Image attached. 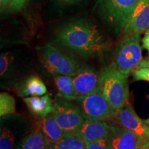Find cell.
<instances>
[{
	"mask_svg": "<svg viewBox=\"0 0 149 149\" xmlns=\"http://www.w3.org/2000/svg\"><path fill=\"white\" fill-rule=\"evenodd\" d=\"M53 44L84 59L102 55L111 46L108 37L94 22L84 17L69 20L55 31Z\"/></svg>",
	"mask_w": 149,
	"mask_h": 149,
	"instance_id": "obj_1",
	"label": "cell"
},
{
	"mask_svg": "<svg viewBox=\"0 0 149 149\" xmlns=\"http://www.w3.org/2000/svg\"><path fill=\"white\" fill-rule=\"evenodd\" d=\"M141 0H95L94 10L104 24L115 33L122 32Z\"/></svg>",
	"mask_w": 149,
	"mask_h": 149,
	"instance_id": "obj_2",
	"label": "cell"
},
{
	"mask_svg": "<svg viewBox=\"0 0 149 149\" xmlns=\"http://www.w3.org/2000/svg\"><path fill=\"white\" fill-rule=\"evenodd\" d=\"M99 88L116 113L128 104V75L121 73L111 66L104 67L100 71Z\"/></svg>",
	"mask_w": 149,
	"mask_h": 149,
	"instance_id": "obj_3",
	"label": "cell"
},
{
	"mask_svg": "<svg viewBox=\"0 0 149 149\" xmlns=\"http://www.w3.org/2000/svg\"><path fill=\"white\" fill-rule=\"evenodd\" d=\"M140 35L123 37L115 48L110 66L128 75L138 69L143 60Z\"/></svg>",
	"mask_w": 149,
	"mask_h": 149,
	"instance_id": "obj_4",
	"label": "cell"
},
{
	"mask_svg": "<svg viewBox=\"0 0 149 149\" xmlns=\"http://www.w3.org/2000/svg\"><path fill=\"white\" fill-rule=\"evenodd\" d=\"M42 63L48 73L74 77L81 67V62L73 55L67 54L53 44L42 48Z\"/></svg>",
	"mask_w": 149,
	"mask_h": 149,
	"instance_id": "obj_5",
	"label": "cell"
},
{
	"mask_svg": "<svg viewBox=\"0 0 149 149\" xmlns=\"http://www.w3.org/2000/svg\"><path fill=\"white\" fill-rule=\"evenodd\" d=\"M76 101L79 104L84 118L86 120L107 121L114 117L117 113L100 88L88 95L77 97Z\"/></svg>",
	"mask_w": 149,
	"mask_h": 149,
	"instance_id": "obj_6",
	"label": "cell"
},
{
	"mask_svg": "<svg viewBox=\"0 0 149 149\" xmlns=\"http://www.w3.org/2000/svg\"><path fill=\"white\" fill-rule=\"evenodd\" d=\"M53 104L52 114L64 135H77L84 120L80 107L61 97L56 98Z\"/></svg>",
	"mask_w": 149,
	"mask_h": 149,
	"instance_id": "obj_7",
	"label": "cell"
},
{
	"mask_svg": "<svg viewBox=\"0 0 149 149\" xmlns=\"http://www.w3.org/2000/svg\"><path fill=\"white\" fill-rule=\"evenodd\" d=\"M72 80L76 95H88L100 86V72L91 65L82 64Z\"/></svg>",
	"mask_w": 149,
	"mask_h": 149,
	"instance_id": "obj_8",
	"label": "cell"
},
{
	"mask_svg": "<svg viewBox=\"0 0 149 149\" xmlns=\"http://www.w3.org/2000/svg\"><path fill=\"white\" fill-rule=\"evenodd\" d=\"M115 117L123 128L135 133L145 142L149 141V126L139 118L130 104H126L119 110Z\"/></svg>",
	"mask_w": 149,
	"mask_h": 149,
	"instance_id": "obj_9",
	"label": "cell"
},
{
	"mask_svg": "<svg viewBox=\"0 0 149 149\" xmlns=\"http://www.w3.org/2000/svg\"><path fill=\"white\" fill-rule=\"evenodd\" d=\"M149 28V0H141L123 28V37L141 35Z\"/></svg>",
	"mask_w": 149,
	"mask_h": 149,
	"instance_id": "obj_10",
	"label": "cell"
},
{
	"mask_svg": "<svg viewBox=\"0 0 149 149\" xmlns=\"http://www.w3.org/2000/svg\"><path fill=\"white\" fill-rule=\"evenodd\" d=\"M146 142L130 130L112 126L109 149H139Z\"/></svg>",
	"mask_w": 149,
	"mask_h": 149,
	"instance_id": "obj_11",
	"label": "cell"
},
{
	"mask_svg": "<svg viewBox=\"0 0 149 149\" xmlns=\"http://www.w3.org/2000/svg\"><path fill=\"white\" fill-rule=\"evenodd\" d=\"M112 126L105 121H93L84 119L77 135L85 142L98 140L111 133Z\"/></svg>",
	"mask_w": 149,
	"mask_h": 149,
	"instance_id": "obj_12",
	"label": "cell"
},
{
	"mask_svg": "<svg viewBox=\"0 0 149 149\" xmlns=\"http://www.w3.org/2000/svg\"><path fill=\"white\" fill-rule=\"evenodd\" d=\"M24 102L31 113L42 119L45 118L53 111L54 102L49 95L27 97L24 99Z\"/></svg>",
	"mask_w": 149,
	"mask_h": 149,
	"instance_id": "obj_13",
	"label": "cell"
},
{
	"mask_svg": "<svg viewBox=\"0 0 149 149\" xmlns=\"http://www.w3.org/2000/svg\"><path fill=\"white\" fill-rule=\"evenodd\" d=\"M18 95L21 97L43 96L47 93V88L42 79L36 75H31L19 84Z\"/></svg>",
	"mask_w": 149,
	"mask_h": 149,
	"instance_id": "obj_14",
	"label": "cell"
},
{
	"mask_svg": "<svg viewBox=\"0 0 149 149\" xmlns=\"http://www.w3.org/2000/svg\"><path fill=\"white\" fill-rule=\"evenodd\" d=\"M37 127L44 135L48 146L64 137V133L56 122L52 113L37 122Z\"/></svg>",
	"mask_w": 149,
	"mask_h": 149,
	"instance_id": "obj_15",
	"label": "cell"
},
{
	"mask_svg": "<svg viewBox=\"0 0 149 149\" xmlns=\"http://www.w3.org/2000/svg\"><path fill=\"white\" fill-rule=\"evenodd\" d=\"M54 82L61 98L68 100H76L77 96L74 91L72 77L66 75L54 76Z\"/></svg>",
	"mask_w": 149,
	"mask_h": 149,
	"instance_id": "obj_16",
	"label": "cell"
},
{
	"mask_svg": "<svg viewBox=\"0 0 149 149\" xmlns=\"http://www.w3.org/2000/svg\"><path fill=\"white\" fill-rule=\"evenodd\" d=\"M47 149H86V142L77 135H64Z\"/></svg>",
	"mask_w": 149,
	"mask_h": 149,
	"instance_id": "obj_17",
	"label": "cell"
},
{
	"mask_svg": "<svg viewBox=\"0 0 149 149\" xmlns=\"http://www.w3.org/2000/svg\"><path fill=\"white\" fill-rule=\"evenodd\" d=\"M48 145L40 128L37 127L34 131L27 135L22 141L20 149H47Z\"/></svg>",
	"mask_w": 149,
	"mask_h": 149,
	"instance_id": "obj_18",
	"label": "cell"
},
{
	"mask_svg": "<svg viewBox=\"0 0 149 149\" xmlns=\"http://www.w3.org/2000/svg\"><path fill=\"white\" fill-rule=\"evenodd\" d=\"M16 112L15 100L8 93L0 94V116L12 115Z\"/></svg>",
	"mask_w": 149,
	"mask_h": 149,
	"instance_id": "obj_19",
	"label": "cell"
},
{
	"mask_svg": "<svg viewBox=\"0 0 149 149\" xmlns=\"http://www.w3.org/2000/svg\"><path fill=\"white\" fill-rule=\"evenodd\" d=\"M15 144L13 133L7 127L3 128L0 136V149H13Z\"/></svg>",
	"mask_w": 149,
	"mask_h": 149,
	"instance_id": "obj_20",
	"label": "cell"
},
{
	"mask_svg": "<svg viewBox=\"0 0 149 149\" xmlns=\"http://www.w3.org/2000/svg\"><path fill=\"white\" fill-rule=\"evenodd\" d=\"M13 61V55L9 52L1 54V56H0V74H1V77H4L6 74L8 73Z\"/></svg>",
	"mask_w": 149,
	"mask_h": 149,
	"instance_id": "obj_21",
	"label": "cell"
},
{
	"mask_svg": "<svg viewBox=\"0 0 149 149\" xmlns=\"http://www.w3.org/2000/svg\"><path fill=\"white\" fill-rule=\"evenodd\" d=\"M28 0H0L1 10H19L26 4Z\"/></svg>",
	"mask_w": 149,
	"mask_h": 149,
	"instance_id": "obj_22",
	"label": "cell"
},
{
	"mask_svg": "<svg viewBox=\"0 0 149 149\" xmlns=\"http://www.w3.org/2000/svg\"><path fill=\"white\" fill-rule=\"evenodd\" d=\"M109 135L107 136V137L98 139V140L86 142V149H109Z\"/></svg>",
	"mask_w": 149,
	"mask_h": 149,
	"instance_id": "obj_23",
	"label": "cell"
},
{
	"mask_svg": "<svg viewBox=\"0 0 149 149\" xmlns=\"http://www.w3.org/2000/svg\"><path fill=\"white\" fill-rule=\"evenodd\" d=\"M133 79L135 81H149V68L144 67L139 68L133 72Z\"/></svg>",
	"mask_w": 149,
	"mask_h": 149,
	"instance_id": "obj_24",
	"label": "cell"
},
{
	"mask_svg": "<svg viewBox=\"0 0 149 149\" xmlns=\"http://www.w3.org/2000/svg\"><path fill=\"white\" fill-rule=\"evenodd\" d=\"M82 0H55L57 3L61 6H69L77 4Z\"/></svg>",
	"mask_w": 149,
	"mask_h": 149,
	"instance_id": "obj_25",
	"label": "cell"
},
{
	"mask_svg": "<svg viewBox=\"0 0 149 149\" xmlns=\"http://www.w3.org/2000/svg\"><path fill=\"white\" fill-rule=\"evenodd\" d=\"M142 46L149 54V28L145 32V35L142 39Z\"/></svg>",
	"mask_w": 149,
	"mask_h": 149,
	"instance_id": "obj_26",
	"label": "cell"
},
{
	"mask_svg": "<svg viewBox=\"0 0 149 149\" xmlns=\"http://www.w3.org/2000/svg\"><path fill=\"white\" fill-rule=\"evenodd\" d=\"M144 67H148V68H149V57L143 59L140 65H139V68H144Z\"/></svg>",
	"mask_w": 149,
	"mask_h": 149,
	"instance_id": "obj_27",
	"label": "cell"
},
{
	"mask_svg": "<svg viewBox=\"0 0 149 149\" xmlns=\"http://www.w3.org/2000/svg\"><path fill=\"white\" fill-rule=\"evenodd\" d=\"M139 149H149V141L143 144Z\"/></svg>",
	"mask_w": 149,
	"mask_h": 149,
	"instance_id": "obj_28",
	"label": "cell"
},
{
	"mask_svg": "<svg viewBox=\"0 0 149 149\" xmlns=\"http://www.w3.org/2000/svg\"><path fill=\"white\" fill-rule=\"evenodd\" d=\"M144 123L146 124L147 126H149V119H147V120H144Z\"/></svg>",
	"mask_w": 149,
	"mask_h": 149,
	"instance_id": "obj_29",
	"label": "cell"
},
{
	"mask_svg": "<svg viewBox=\"0 0 149 149\" xmlns=\"http://www.w3.org/2000/svg\"><path fill=\"white\" fill-rule=\"evenodd\" d=\"M148 99H149V95H148Z\"/></svg>",
	"mask_w": 149,
	"mask_h": 149,
	"instance_id": "obj_30",
	"label": "cell"
}]
</instances>
